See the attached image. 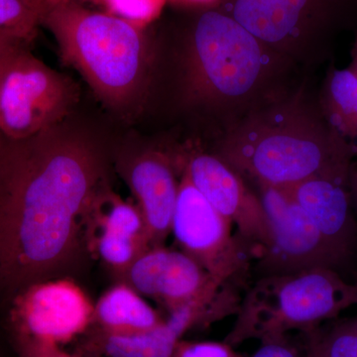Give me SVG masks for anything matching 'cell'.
Here are the masks:
<instances>
[{
    "label": "cell",
    "mask_w": 357,
    "mask_h": 357,
    "mask_svg": "<svg viewBox=\"0 0 357 357\" xmlns=\"http://www.w3.org/2000/svg\"><path fill=\"white\" fill-rule=\"evenodd\" d=\"M95 144L60 126L31 137L0 133V286L15 295L79 255L82 229L102 189Z\"/></svg>",
    "instance_id": "obj_1"
},
{
    "label": "cell",
    "mask_w": 357,
    "mask_h": 357,
    "mask_svg": "<svg viewBox=\"0 0 357 357\" xmlns=\"http://www.w3.org/2000/svg\"><path fill=\"white\" fill-rule=\"evenodd\" d=\"M173 357H245L227 342L181 340Z\"/></svg>",
    "instance_id": "obj_23"
},
{
    "label": "cell",
    "mask_w": 357,
    "mask_h": 357,
    "mask_svg": "<svg viewBox=\"0 0 357 357\" xmlns=\"http://www.w3.org/2000/svg\"><path fill=\"white\" fill-rule=\"evenodd\" d=\"M77 1H81V2L89 1V2H93V3L98 4V0H77Z\"/></svg>",
    "instance_id": "obj_32"
},
{
    "label": "cell",
    "mask_w": 357,
    "mask_h": 357,
    "mask_svg": "<svg viewBox=\"0 0 357 357\" xmlns=\"http://www.w3.org/2000/svg\"><path fill=\"white\" fill-rule=\"evenodd\" d=\"M255 354L250 357H301L295 345L287 338V335H274L262 338Z\"/></svg>",
    "instance_id": "obj_25"
},
{
    "label": "cell",
    "mask_w": 357,
    "mask_h": 357,
    "mask_svg": "<svg viewBox=\"0 0 357 357\" xmlns=\"http://www.w3.org/2000/svg\"><path fill=\"white\" fill-rule=\"evenodd\" d=\"M257 187L272 232L269 248L257 256L265 276L314 268L335 270L342 265L306 211L285 189L268 185Z\"/></svg>",
    "instance_id": "obj_9"
},
{
    "label": "cell",
    "mask_w": 357,
    "mask_h": 357,
    "mask_svg": "<svg viewBox=\"0 0 357 357\" xmlns=\"http://www.w3.org/2000/svg\"><path fill=\"white\" fill-rule=\"evenodd\" d=\"M18 357H76L63 351L60 345L32 340V338L13 337Z\"/></svg>",
    "instance_id": "obj_24"
},
{
    "label": "cell",
    "mask_w": 357,
    "mask_h": 357,
    "mask_svg": "<svg viewBox=\"0 0 357 357\" xmlns=\"http://www.w3.org/2000/svg\"><path fill=\"white\" fill-rule=\"evenodd\" d=\"M349 69L354 73V76L357 77V30L354 31V44L351 48V62Z\"/></svg>",
    "instance_id": "obj_30"
},
{
    "label": "cell",
    "mask_w": 357,
    "mask_h": 357,
    "mask_svg": "<svg viewBox=\"0 0 357 357\" xmlns=\"http://www.w3.org/2000/svg\"><path fill=\"white\" fill-rule=\"evenodd\" d=\"M126 182L144 218L150 246H163L171 234L178 184L167 155L148 151L128 164Z\"/></svg>",
    "instance_id": "obj_14"
},
{
    "label": "cell",
    "mask_w": 357,
    "mask_h": 357,
    "mask_svg": "<svg viewBox=\"0 0 357 357\" xmlns=\"http://www.w3.org/2000/svg\"><path fill=\"white\" fill-rule=\"evenodd\" d=\"M357 305V285L333 269L314 268L297 273L267 275L241 302L234 328L225 338L237 345L250 338L312 332L326 319Z\"/></svg>",
    "instance_id": "obj_5"
},
{
    "label": "cell",
    "mask_w": 357,
    "mask_h": 357,
    "mask_svg": "<svg viewBox=\"0 0 357 357\" xmlns=\"http://www.w3.org/2000/svg\"><path fill=\"white\" fill-rule=\"evenodd\" d=\"M103 191L105 189L100 190L93 204L86 220V232H112L144 241L150 246L146 225L138 206L112 192Z\"/></svg>",
    "instance_id": "obj_18"
},
{
    "label": "cell",
    "mask_w": 357,
    "mask_h": 357,
    "mask_svg": "<svg viewBox=\"0 0 357 357\" xmlns=\"http://www.w3.org/2000/svg\"><path fill=\"white\" fill-rule=\"evenodd\" d=\"M195 10L183 52L185 102L222 114L246 115L280 98L278 82L292 62L220 6Z\"/></svg>",
    "instance_id": "obj_3"
},
{
    "label": "cell",
    "mask_w": 357,
    "mask_h": 357,
    "mask_svg": "<svg viewBox=\"0 0 357 357\" xmlns=\"http://www.w3.org/2000/svg\"><path fill=\"white\" fill-rule=\"evenodd\" d=\"M167 0H98L105 13L147 29L159 20Z\"/></svg>",
    "instance_id": "obj_21"
},
{
    "label": "cell",
    "mask_w": 357,
    "mask_h": 357,
    "mask_svg": "<svg viewBox=\"0 0 357 357\" xmlns=\"http://www.w3.org/2000/svg\"><path fill=\"white\" fill-rule=\"evenodd\" d=\"M82 357H102L98 356V354H91V352L83 351V354H82Z\"/></svg>",
    "instance_id": "obj_31"
},
{
    "label": "cell",
    "mask_w": 357,
    "mask_h": 357,
    "mask_svg": "<svg viewBox=\"0 0 357 357\" xmlns=\"http://www.w3.org/2000/svg\"><path fill=\"white\" fill-rule=\"evenodd\" d=\"M40 26L103 102L121 110L140 98L150 67L147 29L77 0H43Z\"/></svg>",
    "instance_id": "obj_4"
},
{
    "label": "cell",
    "mask_w": 357,
    "mask_h": 357,
    "mask_svg": "<svg viewBox=\"0 0 357 357\" xmlns=\"http://www.w3.org/2000/svg\"><path fill=\"white\" fill-rule=\"evenodd\" d=\"M181 7L190 9H206L218 7L225 0H167Z\"/></svg>",
    "instance_id": "obj_26"
},
{
    "label": "cell",
    "mask_w": 357,
    "mask_h": 357,
    "mask_svg": "<svg viewBox=\"0 0 357 357\" xmlns=\"http://www.w3.org/2000/svg\"><path fill=\"white\" fill-rule=\"evenodd\" d=\"M234 225L218 213L183 174L178 183L172 227L183 252L222 284H230L243 274L250 249L232 234Z\"/></svg>",
    "instance_id": "obj_8"
},
{
    "label": "cell",
    "mask_w": 357,
    "mask_h": 357,
    "mask_svg": "<svg viewBox=\"0 0 357 357\" xmlns=\"http://www.w3.org/2000/svg\"><path fill=\"white\" fill-rule=\"evenodd\" d=\"M196 323V309L185 304L169 311L161 325L147 332L124 335L95 330L83 351L102 357H173L178 342Z\"/></svg>",
    "instance_id": "obj_15"
},
{
    "label": "cell",
    "mask_w": 357,
    "mask_h": 357,
    "mask_svg": "<svg viewBox=\"0 0 357 357\" xmlns=\"http://www.w3.org/2000/svg\"><path fill=\"white\" fill-rule=\"evenodd\" d=\"M319 103L335 130L345 139L357 141V77L349 68H331Z\"/></svg>",
    "instance_id": "obj_17"
},
{
    "label": "cell",
    "mask_w": 357,
    "mask_h": 357,
    "mask_svg": "<svg viewBox=\"0 0 357 357\" xmlns=\"http://www.w3.org/2000/svg\"><path fill=\"white\" fill-rule=\"evenodd\" d=\"M93 310L88 296L73 281L36 282L14 295L10 309L13 335L62 347L93 325Z\"/></svg>",
    "instance_id": "obj_10"
},
{
    "label": "cell",
    "mask_w": 357,
    "mask_h": 357,
    "mask_svg": "<svg viewBox=\"0 0 357 357\" xmlns=\"http://www.w3.org/2000/svg\"><path fill=\"white\" fill-rule=\"evenodd\" d=\"M349 189L351 192V201L357 208V166L352 163L349 175Z\"/></svg>",
    "instance_id": "obj_28"
},
{
    "label": "cell",
    "mask_w": 357,
    "mask_h": 357,
    "mask_svg": "<svg viewBox=\"0 0 357 357\" xmlns=\"http://www.w3.org/2000/svg\"><path fill=\"white\" fill-rule=\"evenodd\" d=\"M26 44L7 52L0 67V133L10 139L60 126L77 98L76 84L33 55Z\"/></svg>",
    "instance_id": "obj_7"
},
{
    "label": "cell",
    "mask_w": 357,
    "mask_h": 357,
    "mask_svg": "<svg viewBox=\"0 0 357 357\" xmlns=\"http://www.w3.org/2000/svg\"><path fill=\"white\" fill-rule=\"evenodd\" d=\"M356 147L303 93L282 96L230 126L217 156L256 185L288 188L307 178L349 181Z\"/></svg>",
    "instance_id": "obj_2"
},
{
    "label": "cell",
    "mask_w": 357,
    "mask_h": 357,
    "mask_svg": "<svg viewBox=\"0 0 357 357\" xmlns=\"http://www.w3.org/2000/svg\"><path fill=\"white\" fill-rule=\"evenodd\" d=\"M164 319L128 284L107 291L93 310L96 330L112 335H134L153 330Z\"/></svg>",
    "instance_id": "obj_16"
},
{
    "label": "cell",
    "mask_w": 357,
    "mask_h": 357,
    "mask_svg": "<svg viewBox=\"0 0 357 357\" xmlns=\"http://www.w3.org/2000/svg\"><path fill=\"white\" fill-rule=\"evenodd\" d=\"M89 244L105 264L121 276L150 248L149 244L107 231L89 232Z\"/></svg>",
    "instance_id": "obj_19"
},
{
    "label": "cell",
    "mask_w": 357,
    "mask_h": 357,
    "mask_svg": "<svg viewBox=\"0 0 357 357\" xmlns=\"http://www.w3.org/2000/svg\"><path fill=\"white\" fill-rule=\"evenodd\" d=\"M307 357H326L323 349L319 342V338L314 337L310 342L309 351H307Z\"/></svg>",
    "instance_id": "obj_29"
},
{
    "label": "cell",
    "mask_w": 357,
    "mask_h": 357,
    "mask_svg": "<svg viewBox=\"0 0 357 357\" xmlns=\"http://www.w3.org/2000/svg\"><path fill=\"white\" fill-rule=\"evenodd\" d=\"M25 40L18 38V37L14 36L13 34L9 33L0 32V57L6 53L7 51L13 49V47L17 46L21 43H24Z\"/></svg>",
    "instance_id": "obj_27"
},
{
    "label": "cell",
    "mask_w": 357,
    "mask_h": 357,
    "mask_svg": "<svg viewBox=\"0 0 357 357\" xmlns=\"http://www.w3.org/2000/svg\"><path fill=\"white\" fill-rule=\"evenodd\" d=\"M122 277L136 292L158 301L168 312L227 285L213 279L191 256L164 245L148 249Z\"/></svg>",
    "instance_id": "obj_12"
},
{
    "label": "cell",
    "mask_w": 357,
    "mask_h": 357,
    "mask_svg": "<svg viewBox=\"0 0 357 357\" xmlns=\"http://www.w3.org/2000/svg\"><path fill=\"white\" fill-rule=\"evenodd\" d=\"M319 342L326 357H357V319L335 326Z\"/></svg>",
    "instance_id": "obj_22"
},
{
    "label": "cell",
    "mask_w": 357,
    "mask_h": 357,
    "mask_svg": "<svg viewBox=\"0 0 357 357\" xmlns=\"http://www.w3.org/2000/svg\"><path fill=\"white\" fill-rule=\"evenodd\" d=\"M43 0H0V32L31 41L41 20Z\"/></svg>",
    "instance_id": "obj_20"
},
{
    "label": "cell",
    "mask_w": 357,
    "mask_h": 357,
    "mask_svg": "<svg viewBox=\"0 0 357 357\" xmlns=\"http://www.w3.org/2000/svg\"><path fill=\"white\" fill-rule=\"evenodd\" d=\"M283 189L306 211L340 261H349L357 243L349 181L314 177Z\"/></svg>",
    "instance_id": "obj_13"
},
{
    "label": "cell",
    "mask_w": 357,
    "mask_h": 357,
    "mask_svg": "<svg viewBox=\"0 0 357 357\" xmlns=\"http://www.w3.org/2000/svg\"><path fill=\"white\" fill-rule=\"evenodd\" d=\"M184 174L211 206L236 227L251 255L258 256L269 248L272 232L266 213L243 176L217 155L206 153L190 155Z\"/></svg>",
    "instance_id": "obj_11"
},
{
    "label": "cell",
    "mask_w": 357,
    "mask_h": 357,
    "mask_svg": "<svg viewBox=\"0 0 357 357\" xmlns=\"http://www.w3.org/2000/svg\"><path fill=\"white\" fill-rule=\"evenodd\" d=\"M24 43H25V42H24ZM26 43H27V42H26ZM13 48H14V47H13ZM10 50H11V49H10ZM10 50H9V51H10ZM7 52H8V51H7ZM7 52H6V53H7ZM6 53H4L3 55H2L1 57H0V67H1L2 60H3L4 56L6 55Z\"/></svg>",
    "instance_id": "obj_33"
},
{
    "label": "cell",
    "mask_w": 357,
    "mask_h": 357,
    "mask_svg": "<svg viewBox=\"0 0 357 357\" xmlns=\"http://www.w3.org/2000/svg\"><path fill=\"white\" fill-rule=\"evenodd\" d=\"M291 62L318 64L357 30V0H231L220 6Z\"/></svg>",
    "instance_id": "obj_6"
}]
</instances>
